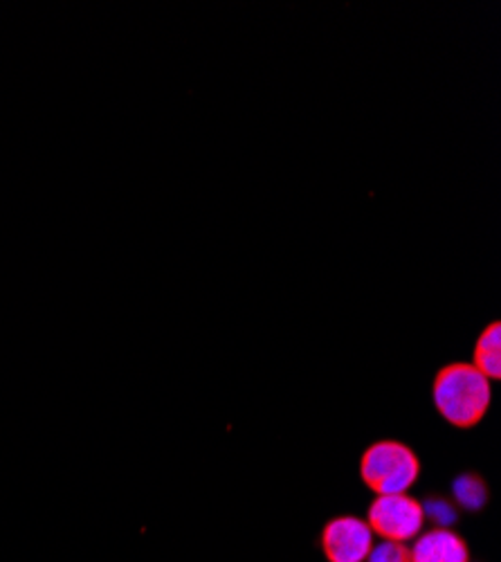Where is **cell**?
<instances>
[{"instance_id":"7","label":"cell","mask_w":501,"mask_h":562,"mask_svg":"<svg viewBox=\"0 0 501 562\" xmlns=\"http://www.w3.org/2000/svg\"><path fill=\"white\" fill-rule=\"evenodd\" d=\"M452 497L464 510L479 513L488 504V484L477 473H464L452 482Z\"/></svg>"},{"instance_id":"6","label":"cell","mask_w":501,"mask_h":562,"mask_svg":"<svg viewBox=\"0 0 501 562\" xmlns=\"http://www.w3.org/2000/svg\"><path fill=\"white\" fill-rule=\"evenodd\" d=\"M472 364L483 373L488 381L501 379V324L492 322L486 326L475 345Z\"/></svg>"},{"instance_id":"9","label":"cell","mask_w":501,"mask_h":562,"mask_svg":"<svg viewBox=\"0 0 501 562\" xmlns=\"http://www.w3.org/2000/svg\"><path fill=\"white\" fill-rule=\"evenodd\" d=\"M364 562H412V558H409V549L405 544L383 540L380 544L372 547Z\"/></svg>"},{"instance_id":"2","label":"cell","mask_w":501,"mask_h":562,"mask_svg":"<svg viewBox=\"0 0 501 562\" xmlns=\"http://www.w3.org/2000/svg\"><path fill=\"white\" fill-rule=\"evenodd\" d=\"M419 475L417 452L394 439L372 443L360 459V477L376 495L407 493L419 482Z\"/></svg>"},{"instance_id":"3","label":"cell","mask_w":501,"mask_h":562,"mask_svg":"<svg viewBox=\"0 0 501 562\" xmlns=\"http://www.w3.org/2000/svg\"><path fill=\"white\" fill-rule=\"evenodd\" d=\"M367 525L383 540L405 544L423 531L425 515L421 502L412 495H378L369 506Z\"/></svg>"},{"instance_id":"8","label":"cell","mask_w":501,"mask_h":562,"mask_svg":"<svg viewBox=\"0 0 501 562\" xmlns=\"http://www.w3.org/2000/svg\"><path fill=\"white\" fill-rule=\"evenodd\" d=\"M421 506H423L425 520H430L434 525V529H449L459 520L457 506H454L443 495H430V497H425V502H421Z\"/></svg>"},{"instance_id":"5","label":"cell","mask_w":501,"mask_h":562,"mask_svg":"<svg viewBox=\"0 0 501 562\" xmlns=\"http://www.w3.org/2000/svg\"><path fill=\"white\" fill-rule=\"evenodd\" d=\"M412 562H470L468 544L452 529H430L414 538Z\"/></svg>"},{"instance_id":"4","label":"cell","mask_w":501,"mask_h":562,"mask_svg":"<svg viewBox=\"0 0 501 562\" xmlns=\"http://www.w3.org/2000/svg\"><path fill=\"white\" fill-rule=\"evenodd\" d=\"M320 544L329 562H364L374 547V533L364 520L342 515L322 529Z\"/></svg>"},{"instance_id":"1","label":"cell","mask_w":501,"mask_h":562,"mask_svg":"<svg viewBox=\"0 0 501 562\" xmlns=\"http://www.w3.org/2000/svg\"><path fill=\"white\" fill-rule=\"evenodd\" d=\"M432 398L439 414L454 428H475L490 409L492 385L470 362L445 364L434 379Z\"/></svg>"}]
</instances>
